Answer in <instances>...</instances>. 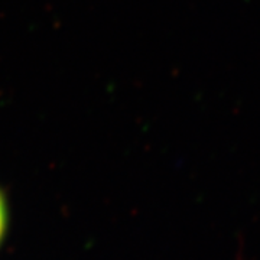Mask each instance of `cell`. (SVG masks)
<instances>
[{"label": "cell", "instance_id": "1", "mask_svg": "<svg viewBox=\"0 0 260 260\" xmlns=\"http://www.w3.org/2000/svg\"><path fill=\"white\" fill-rule=\"evenodd\" d=\"M6 227H8V204L5 195L0 191V243L5 237Z\"/></svg>", "mask_w": 260, "mask_h": 260}]
</instances>
